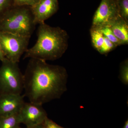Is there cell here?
Returning a JSON list of instances; mask_svg holds the SVG:
<instances>
[{
  "instance_id": "cell-1",
  "label": "cell",
  "mask_w": 128,
  "mask_h": 128,
  "mask_svg": "<svg viewBox=\"0 0 128 128\" xmlns=\"http://www.w3.org/2000/svg\"><path fill=\"white\" fill-rule=\"evenodd\" d=\"M24 77L25 96L32 103L42 105L60 98L66 90V69L44 60L30 58Z\"/></svg>"
},
{
  "instance_id": "cell-2",
  "label": "cell",
  "mask_w": 128,
  "mask_h": 128,
  "mask_svg": "<svg viewBox=\"0 0 128 128\" xmlns=\"http://www.w3.org/2000/svg\"><path fill=\"white\" fill-rule=\"evenodd\" d=\"M35 44L28 48L24 58L54 60L62 57L68 48L69 36L59 27H52L45 22L39 24Z\"/></svg>"
},
{
  "instance_id": "cell-3",
  "label": "cell",
  "mask_w": 128,
  "mask_h": 128,
  "mask_svg": "<svg viewBox=\"0 0 128 128\" xmlns=\"http://www.w3.org/2000/svg\"><path fill=\"white\" fill-rule=\"evenodd\" d=\"M14 6L0 16V32L30 38L36 25L31 7Z\"/></svg>"
},
{
  "instance_id": "cell-4",
  "label": "cell",
  "mask_w": 128,
  "mask_h": 128,
  "mask_svg": "<svg viewBox=\"0 0 128 128\" xmlns=\"http://www.w3.org/2000/svg\"><path fill=\"white\" fill-rule=\"evenodd\" d=\"M0 67V95L21 94L24 88V74L18 63L6 59Z\"/></svg>"
},
{
  "instance_id": "cell-5",
  "label": "cell",
  "mask_w": 128,
  "mask_h": 128,
  "mask_svg": "<svg viewBox=\"0 0 128 128\" xmlns=\"http://www.w3.org/2000/svg\"><path fill=\"white\" fill-rule=\"evenodd\" d=\"M30 38L0 32V46L6 59L18 63L28 49Z\"/></svg>"
},
{
  "instance_id": "cell-6",
  "label": "cell",
  "mask_w": 128,
  "mask_h": 128,
  "mask_svg": "<svg viewBox=\"0 0 128 128\" xmlns=\"http://www.w3.org/2000/svg\"><path fill=\"white\" fill-rule=\"evenodd\" d=\"M120 16L117 0H102L93 16L92 27H108Z\"/></svg>"
},
{
  "instance_id": "cell-7",
  "label": "cell",
  "mask_w": 128,
  "mask_h": 128,
  "mask_svg": "<svg viewBox=\"0 0 128 128\" xmlns=\"http://www.w3.org/2000/svg\"><path fill=\"white\" fill-rule=\"evenodd\" d=\"M21 123L27 128H33L42 124L47 114L42 105L29 102L24 103L18 114Z\"/></svg>"
},
{
  "instance_id": "cell-8",
  "label": "cell",
  "mask_w": 128,
  "mask_h": 128,
  "mask_svg": "<svg viewBox=\"0 0 128 128\" xmlns=\"http://www.w3.org/2000/svg\"><path fill=\"white\" fill-rule=\"evenodd\" d=\"M58 8V0H40L31 7L34 23L36 25L44 22L57 12Z\"/></svg>"
},
{
  "instance_id": "cell-9",
  "label": "cell",
  "mask_w": 128,
  "mask_h": 128,
  "mask_svg": "<svg viewBox=\"0 0 128 128\" xmlns=\"http://www.w3.org/2000/svg\"><path fill=\"white\" fill-rule=\"evenodd\" d=\"M21 94L0 95V116L18 114L25 103Z\"/></svg>"
},
{
  "instance_id": "cell-10",
  "label": "cell",
  "mask_w": 128,
  "mask_h": 128,
  "mask_svg": "<svg viewBox=\"0 0 128 128\" xmlns=\"http://www.w3.org/2000/svg\"><path fill=\"white\" fill-rule=\"evenodd\" d=\"M117 38L123 44L128 43V21L120 16L109 26Z\"/></svg>"
},
{
  "instance_id": "cell-11",
  "label": "cell",
  "mask_w": 128,
  "mask_h": 128,
  "mask_svg": "<svg viewBox=\"0 0 128 128\" xmlns=\"http://www.w3.org/2000/svg\"><path fill=\"white\" fill-rule=\"evenodd\" d=\"M20 124L18 114L0 116V128H18Z\"/></svg>"
},
{
  "instance_id": "cell-12",
  "label": "cell",
  "mask_w": 128,
  "mask_h": 128,
  "mask_svg": "<svg viewBox=\"0 0 128 128\" xmlns=\"http://www.w3.org/2000/svg\"><path fill=\"white\" fill-rule=\"evenodd\" d=\"M90 34L92 45L98 52L103 44L104 41V35L100 29L94 28H91Z\"/></svg>"
},
{
  "instance_id": "cell-13",
  "label": "cell",
  "mask_w": 128,
  "mask_h": 128,
  "mask_svg": "<svg viewBox=\"0 0 128 128\" xmlns=\"http://www.w3.org/2000/svg\"><path fill=\"white\" fill-rule=\"evenodd\" d=\"M100 29L103 35L114 44L116 47L123 44L117 38L109 27H105Z\"/></svg>"
},
{
  "instance_id": "cell-14",
  "label": "cell",
  "mask_w": 128,
  "mask_h": 128,
  "mask_svg": "<svg viewBox=\"0 0 128 128\" xmlns=\"http://www.w3.org/2000/svg\"><path fill=\"white\" fill-rule=\"evenodd\" d=\"M117 2L120 15L128 21V0H117Z\"/></svg>"
},
{
  "instance_id": "cell-15",
  "label": "cell",
  "mask_w": 128,
  "mask_h": 128,
  "mask_svg": "<svg viewBox=\"0 0 128 128\" xmlns=\"http://www.w3.org/2000/svg\"><path fill=\"white\" fill-rule=\"evenodd\" d=\"M120 78L121 81L124 84H128V61L126 60L122 64L120 68Z\"/></svg>"
},
{
  "instance_id": "cell-16",
  "label": "cell",
  "mask_w": 128,
  "mask_h": 128,
  "mask_svg": "<svg viewBox=\"0 0 128 128\" xmlns=\"http://www.w3.org/2000/svg\"><path fill=\"white\" fill-rule=\"evenodd\" d=\"M116 47L114 44L104 36L103 44L98 52L102 54H105L112 51Z\"/></svg>"
},
{
  "instance_id": "cell-17",
  "label": "cell",
  "mask_w": 128,
  "mask_h": 128,
  "mask_svg": "<svg viewBox=\"0 0 128 128\" xmlns=\"http://www.w3.org/2000/svg\"><path fill=\"white\" fill-rule=\"evenodd\" d=\"M40 0H13L14 6H30V7L36 4Z\"/></svg>"
},
{
  "instance_id": "cell-18",
  "label": "cell",
  "mask_w": 128,
  "mask_h": 128,
  "mask_svg": "<svg viewBox=\"0 0 128 128\" xmlns=\"http://www.w3.org/2000/svg\"><path fill=\"white\" fill-rule=\"evenodd\" d=\"M13 2L12 0H0V16L11 8Z\"/></svg>"
},
{
  "instance_id": "cell-19",
  "label": "cell",
  "mask_w": 128,
  "mask_h": 128,
  "mask_svg": "<svg viewBox=\"0 0 128 128\" xmlns=\"http://www.w3.org/2000/svg\"><path fill=\"white\" fill-rule=\"evenodd\" d=\"M42 124L44 128H64L58 125L48 118L45 119Z\"/></svg>"
},
{
  "instance_id": "cell-20",
  "label": "cell",
  "mask_w": 128,
  "mask_h": 128,
  "mask_svg": "<svg viewBox=\"0 0 128 128\" xmlns=\"http://www.w3.org/2000/svg\"><path fill=\"white\" fill-rule=\"evenodd\" d=\"M6 59L4 54H3V53H2V50L1 46H0V60L1 62H2L3 60H4Z\"/></svg>"
},
{
  "instance_id": "cell-21",
  "label": "cell",
  "mask_w": 128,
  "mask_h": 128,
  "mask_svg": "<svg viewBox=\"0 0 128 128\" xmlns=\"http://www.w3.org/2000/svg\"><path fill=\"white\" fill-rule=\"evenodd\" d=\"M128 128V120L125 122V124H124V125L123 128Z\"/></svg>"
},
{
  "instance_id": "cell-22",
  "label": "cell",
  "mask_w": 128,
  "mask_h": 128,
  "mask_svg": "<svg viewBox=\"0 0 128 128\" xmlns=\"http://www.w3.org/2000/svg\"><path fill=\"white\" fill-rule=\"evenodd\" d=\"M31 128H44L43 127L42 124H41V125H38V126H35V127H33Z\"/></svg>"
},
{
  "instance_id": "cell-23",
  "label": "cell",
  "mask_w": 128,
  "mask_h": 128,
  "mask_svg": "<svg viewBox=\"0 0 128 128\" xmlns=\"http://www.w3.org/2000/svg\"><path fill=\"white\" fill-rule=\"evenodd\" d=\"M18 128H20V127H18Z\"/></svg>"
}]
</instances>
